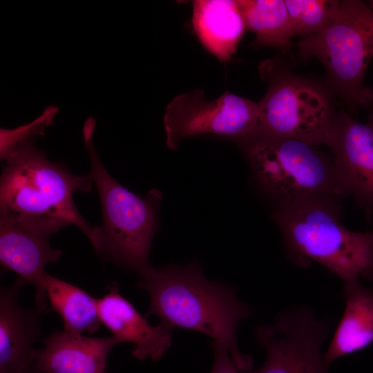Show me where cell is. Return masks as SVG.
I'll return each mask as SVG.
<instances>
[{
	"label": "cell",
	"mask_w": 373,
	"mask_h": 373,
	"mask_svg": "<svg viewBox=\"0 0 373 373\" xmlns=\"http://www.w3.org/2000/svg\"><path fill=\"white\" fill-rule=\"evenodd\" d=\"M137 287L146 291L150 304L147 316H157L173 329L184 328L206 334L225 346L242 373L252 370L253 359L238 347V323L252 315L235 290L218 281H209L200 265L149 266L140 274Z\"/></svg>",
	"instance_id": "obj_1"
},
{
	"label": "cell",
	"mask_w": 373,
	"mask_h": 373,
	"mask_svg": "<svg viewBox=\"0 0 373 373\" xmlns=\"http://www.w3.org/2000/svg\"><path fill=\"white\" fill-rule=\"evenodd\" d=\"M0 180V209L34 220L74 224L99 247V227L90 225L73 201L75 192L91 189L90 174H72L62 164L50 162L32 139L18 144L5 159Z\"/></svg>",
	"instance_id": "obj_2"
},
{
	"label": "cell",
	"mask_w": 373,
	"mask_h": 373,
	"mask_svg": "<svg viewBox=\"0 0 373 373\" xmlns=\"http://www.w3.org/2000/svg\"><path fill=\"white\" fill-rule=\"evenodd\" d=\"M339 213L335 200L316 199L277 204L272 216L296 265L305 267L316 261L347 285L360 282L373 267V229L350 231Z\"/></svg>",
	"instance_id": "obj_3"
},
{
	"label": "cell",
	"mask_w": 373,
	"mask_h": 373,
	"mask_svg": "<svg viewBox=\"0 0 373 373\" xmlns=\"http://www.w3.org/2000/svg\"><path fill=\"white\" fill-rule=\"evenodd\" d=\"M96 121L88 117L83 127L90 161V175L96 185L103 213L99 254L138 274L150 266L149 254L157 229L162 194L157 189L140 198L115 181L95 151L93 133Z\"/></svg>",
	"instance_id": "obj_4"
},
{
	"label": "cell",
	"mask_w": 373,
	"mask_h": 373,
	"mask_svg": "<svg viewBox=\"0 0 373 373\" xmlns=\"http://www.w3.org/2000/svg\"><path fill=\"white\" fill-rule=\"evenodd\" d=\"M239 141L256 179L277 204L345 197L333 158L314 145L260 132Z\"/></svg>",
	"instance_id": "obj_5"
},
{
	"label": "cell",
	"mask_w": 373,
	"mask_h": 373,
	"mask_svg": "<svg viewBox=\"0 0 373 373\" xmlns=\"http://www.w3.org/2000/svg\"><path fill=\"white\" fill-rule=\"evenodd\" d=\"M303 58L316 57L324 65L329 82L354 108L373 103V90L363 78L373 57V9L361 1H340L336 15L322 31L298 44Z\"/></svg>",
	"instance_id": "obj_6"
},
{
	"label": "cell",
	"mask_w": 373,
	"mask_h": 373,
	"mask_svg": "<svg viewBox=\"0 0 373 373\" xmlns=\"http://www.w3.org/2000/svg\"><path fill=\"white\" fill-rule=\"evenodd\" d=\"M332 320L320 319L301 305L278 313L273 323L255 329V343L266 351L265 363L247 373H329L321 350Z\"/></svg>",
	"instance_id": "obj_7"
},
{
	"label": "cell",
	"mask_w": 373,
	"mask_h": 373,
	"mask_svg": "<svg viewBox=\"0 0 373 373\" xmlns=\"http://www.w3.org/2000/svg\"><path fill=\"white\" fill-rule=\"evenodd\" d=\"M166 144L178 148L182 140L204 134L241 140L259 130L258 105L229 92L207 101L202 90L174 97L164 116Z\"/></svg>",
	"instance_id": "obj_8"
},
{
	"label": "cell",
	"mask_w": 373,
	"mask_h": 373,
	"mask_svg": "<svg viewBox=\"0 0 373 373\" xmlns=\"http://www.w3.org/2000/svg\"><path fill=\"white\" fill-rule=\"evenodd\" d=\"M260 72L269 88L258 103V132L314 146L324 143L333 118L324 95L301 81L276 77L265 64Z\"/></svg>",
	"instance_id": "obj_9"
},
{
	"label": "cell",
	"mask_w": 373,
	"mask_h": 373,
	"mask_svg": "<svg viewBox=\"0 0 373 373\" xmlns=\"http://www.w3.org/2000/svg\"><path fill=\"white\" fill-rule=\"evenodd\" d=\"M62 226L49 222L21 218L0 209V261L7 269L30 283L36 290L35 304L41 314L48 300L43 284L44 267L62 255L49 243L50 236Z\"/></svg>",
	"instance_id": "obj_10"
},
{
	"label": "cell",
	"mask_w": 373,
	"mask_h": 373,
	"mask_svg": "<svg viewBox=\"0 0 373 373\" xmlns=\"http://www.w3.org/2000/svg\"><path fill=\"white\" fill-rule=\"evenodd\" d=\"M324 143L333 161L345 196H352L369 220L373 213V112L365 123L345 113L333 116Z\"/></svg>",
	"instance_id": "obj_11"
},
{
	"label": "cell",
	"mask_w": 373,
	"mask_h": 373,
	"mask_svg": "<svg viewBox=\"0 0 373 373\" xmlns=\"http://www.w3.org/2000/svg\"><path fill=\"white\" fill-rule=\"evenodd\" d=\"M27 283L18 277L13 285L1 288L0 373H34L42 314L19 305V294Z\"/></svg>",
	"instance_id": "obj_12"
},
{
	"label": "cell",
	"mask_w": 373,
	"mask_h": 373,
	"mask_svg": "<svg viewBox=\"0 0 373 373\" xmlns=\"http://www.w3.org/2000/svg\"><path fill=\"white\" fill-rule=\"evenodd\" d=\"M98 313L104 325L119 343H131V354L139 360H159L172 343V328L162 323L151 325L123 297L114 283L108 293L98 298Z\"/></svg>",
	"instance_id": "obj_13"
},
{
	"label": "cell",
	"mask_w": 373,
	"mask_h": 373,
	"mask_svg": "<svg viewBox=\"0 0 373 373\" xmlns=\"http://www.w3.org/2000/svg\"><path fill=\"white\" fill-rule=\"evenodd\" d=\"M119 343L113 336L95 338L65 331L52 334L37 350L34 373H108L107 357Z\"/></svg>",
	"instance_id": "obj_14"
},
{
	"label": "cell",
	"mask_w": 373,
	"mask_h": 373,
	"mask_svg": "<svg viewBox=\"0 0 373 373\" xmlns=\"http://www.w3.org/2000/svg\"><path fill=\"white\" fill-rule=\"evenodd\" d=\"M192 23L202 45L224 64L247 30L237 0L193 1Z\"/></svg>",
	"instance_id": "obj_15"
},
{
	"label": "cell",
	"mask_w": 373,
	"mask_h": 373,
	"mask_svg": "<svg viewBox=\"0 0 373 373\" xmlns=\"http://www.w3.org/2000/svg\"><path fill=\"white\" fill-rule=\"evenodd\" d=\"M342 296L345 301L344 313L323 355L327 367L338 358L373 343V290L358 282L343 285Z\"/></svg>",
	"instance_id": "obj_16"
},
{
	"label": "cell",
	"mask_w": 373,
	"mask_h": 373,
	"mask_svg": "<svg viewBox=\"0 0 373 373\" xmlns=\"http://www.w3.org/2000/svg\"><path fill=\"white\" fill-rule=\"evenodd\" d=\"M43 284L52 309L62 319L64 331L92 334L99 329L102 323L98 313V298L46 271Z\"/></svg>",
	"instance_id": "obj_17"
},
{
	"label": "cell",
	"mask_w": 373,
	"mask_h": 373,
	"mask_svg": "<svg viewBox=\"0 0 373 373\" xmlns=\"http://www.w3.org/2000/svg\"><path fill=\"white\" fill-rule=\"evenodd\" d=\"M247 30L252 31L256 46L287 49L294 37L283 0H237Z\"/></svg>",
	"instance_id": "obj_18"
},
{
	"label": "cell",
	"mask_w": 373,
	"mask_h": 373,
	"mask_svg": "<svg viewBox=\"0 0 373 373\" xmlns=\"http://www.w3.org/2000/svg\"><path fill=\"white\" fill-rule=\"evenodd\" d=\"M294 36L307 37L327 27L338 12L340 1L286 0Z\"/></svg>",
	"instance_id": "obj_19"
},
{
	"label": "cell",
	"mask_w": 373,
	"mask_h": 373,
	"mask_svg": "<svg viewBox=\"0 0 373 373\" xmlns=\"http://www.w3.org/2000/svg\"><path fill=\"white\" fill-rule=\"evenodd\" d=\"M59 109L54 105L48 106L43 113L31 123L14 129L1 128L0 157L5 160L9 153L19 144L32 137L44 135L46 127L53 123Z\"/></svg>",
	"instance_id": "obj_20"
},
{
	"label": "cell",
	"mask_w": 373,
	"mask_h": 373,
	"mask_svg": "<svg viewBox=\"0 0 373 373\" xmlns=\"http://www.w3.org/2000/svg\"><path fill=\"white\" fill-rule=\"evenodd\" d=\"M213 363L211 373H242L233 361L227 348L220 343L213 341Z\"/></svg>",
	"instance_id": "obj_21"
},
{
	"label": "cell",
	"mask_w": 373,
	"mask_h": 373,
	"mask_svg": "<svg viewBox=\"0 0 373 373\" xmlns=\"http://www.w3.org/2000/svg\"><path fill=\"white\" fill-rule=\"evenodd\" d=\"M362 276L365 278V279L372 280H373V267L371 269L365 271L363 274Z\"/></svg>",
	"instance_id": "obj_22"
},
{
	"label": "cell",
	"mask_w": 373,
	"mask_h": 373,
	"mask_svg": "<svg viewBox=\"0 0 373 373\" xmlns=\"http://www.w3.org/2000/svg\"><path fill=\"white\" fill-rule=\"evenodd\" d=\"M370 7L373 9V0L369 1Z\"/></svg>",
	"instance_id": "obj_23"
}]
</instances>
